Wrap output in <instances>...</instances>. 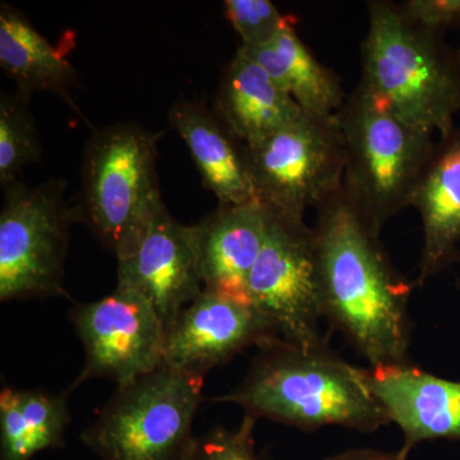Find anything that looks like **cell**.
Masks as SVG:
<instances>
[{
  "label": "cell",
  "mask_w": 460,
  "mask_h": 460,
  "mask_svg": "<svg viewBox=\"0 0 460 460\" xmlns=\"http://www.w3.org/2000/svg\"><path fill=\"white\" fill-rule=\"evenodd\" d=\"M66 393L4 387L0 393V460H31L59 447L71 420Z\"/></svg>",
  "instance_id": "20"
},
{
  "label": "cell",
  "mask_w": 460,
  "mask_h": 460,
  "mask_svg": "<svg viewBox=\"0 0 460 460\" xmlns=\"http://www.w3.org/2000/svg\"><path fill=\"white\" fill-rule=\"evenodd\" d=\"M326 460H407L401 452L389 453L377 449H353L330 456Z\"/></svg>",
  "instance_id": "25"
},
{
  "label": "cell",
  "mask_w": 460,
  "mask_h": 460,
  "mask_svg": "<svg viewBox=\"0 0 460 460\" xmlns=\"http://www.w3.org/2000/svg\"><path fill=\"white\" fill-rule=\"evenodd\" d=\"M27 96L17 93L0 96V184L3 190L20 183L25 166L41 159L40 136L36 128Z\"/></svg>",
  "instance_id": "21"
},
{
  "label": "cell",
  "mask_w": 460,
  "mask_h": 460,
  "mask_svg": "<svg viewBox=\"0 0 460 460\" xmlns=\"http://www.w3.org/2000/svg\"><path fill=\"white\" fill-rule=\"evenodd\" d=\"M366 383L402 429V456L423 441L460 440V381L447 380L411 365L392 363L366 368Z\"/></svg>",
  "instance_id": "13"
},
{
  "label": "cell",
  "mask_w": 460,
  "mask_h": 460,
  "mask_svg": "<svg viewBox=\"0 0 460 460\" xmlns=\"http://www.w3.org/2000/svg\"><path fill=\"white\" fill-rule=\"evenodd\" d=\"M169 122L186 142L206 189L217 196L219 205L259 202L246 146L214 109L181 100L171 108Z\"/></svg>",
  "instance_id": "16"
},
{
  "label": "cell",
  "mask_w": 460,
  "mask_h": 460,
  "mask_svg": "<svg viewBox=\"0 0 460 460\" xmlns=\"http://www.w3.org/2000/svg\"><path fill=\"white\" fill-rule=\"evenodd\" d=\"M71 320L86 354L74 389L91 377L111 378L122 387L162 367L165 329L140 293L115 288L99 301L75 305Z\"/></svg>",
  "instance_id": "10"
},
{
  "label": "cell",
  "mask_w": 460,
  "mask_h": 460,
  "mask_svg": "<svg viewBox=\"0 0 460 460\" xmlns=\"http://www.w3.org/2000/svg\"><path fill=\"white\" fill-rule=\"evenodd\" d=\"M244 146L257 201L275 213L305 219L307 208L341 192L344 151L337 114L304 111Z\"/></svg>",
  "instance_id": "7"
},
{
  "label": "cell",
  "mask_w": 460,
  "mask_h": 460,
  "mask_svg": "<svg viewBox=\"0 0 460 460\" xmlns=\"http://www.w3.org/2000/svg\"><path fill=\"white\" fill-rule=\"evenodd\" d=\"M160 136L115 123L93 132L84 147L78 217L117 257L164 204L156 175Z\"/></svg>",
  "instance_id": "5"
},
{
  "label": "cell",
  "mask_w": 460,
  "mask_h": 460,
  "mask_svg": "<svg viewBox=\"0 0 460 460\" xmlns=\"http://www.w3.org/2000/svg\"><path fill=\"white\" fill-rule=\"evenodd\" d=\"M118 260L120 289L140 293L155 308L168 334L184 308L202 292L192 228L162 204Z\"/></svg>",
  "instance_id": "11"
},
{
  "label": "cell",
  "mask_w": 460,
  "mask_h": 460,
  "mask_svg": "<svg viewBox=\"0 0 460 460\" xmlns=\"http://www.w3.org/2000/svg\"><path fill=\"white\" fill-rule=\"evenodd\" d=\"M239 49L259 63L302 111L335 115L343 107L347 96L341 78L316 59L299 39L295 25L288 26L262 47H239Z\"/></svg>",
  "instance_id": "18"
},
{
  "label": "cell",
  "mask_w": 460,
  "mask_h": 460,
  "mask_svg": "<svg viewBox=\"0 0 460 460\" xmlns=\"http://www.w3.org/2000/svg\"><path fill=\"white\" fill-rule=\"evenodd\" d=\"M257 419L244 414L237 429H217L196 438L190 460H261L256 452L253 429Z\"/></svg>",
  "instance_id": "23"
},
{
  "label": "cell",
  "mask_w": 460,
  "mask_h": 460,
  "mask_svg": "<svg viewBox=\"0 0 460 460\" xmlns=\"http://www.w3.org/2000/svg\"><path fill=\"white\" fill-rule=\"evenodd\" d=\"M204 376L162 366L118 387L83 441L102 460H190Z\"/></svg>",
  "instance_id": "6"
},
{
  "label": "cell",
  "mask_w": 460,
  "mask_h": 460,
  "mask_svg": "<svg viewBox=\"0 0 460 460\" xmlns=\"http://www.w3.org/2000/svg\"><path fill=\"white\" fill-rule=\"evenodd\" d=\"M214 111L244 145L263 140L304 113L265 69L241 49L224 71Z\"/></svg>",
  "instance_id": "17"
},
{
  "label": "cell",
  "mask_w": 460,
  "mask_h": 460,
  "mask_svg": "<svg viewBox=\"0 0 460 460\" xmlns=\"http://www.w3.org/2000/svg\"><path fill=\"white\" fill-rule=\"evenodd\" d=\"M224 11L244 48L262 47L295 25L292 17L283 16L269 0H226Z\"/></svg>",
  "instance_id": "22"
},
{
  "label": "cell",
  "mask_w": 460,
  "mask_h": 460,
  "mask_svg": "<svg viewBox=\"0 0 460 460\" xmlns=\"http://www.w3.org/2000/svg\"><path fill=\"white\" fill-rule=\"evenodd\" d=\"M399 5L411 20L434 31L460 27V0H408Z\"/></svg>",
  "instance_id": "24"
},
{
  "label": "cell",
  "mask_w": 460,
  "mask_h": 460,
  "mask_svg": "<svg viewBox=\"0 0 460 460\" xmlns=\"http://www.w3.org/2000/svg\"><path fill=\"white\" fill-rule=\"evenodd\" d=\"M274 341H279L252 305L204 290L166 334L163 366L204 376L242 350Z\"/></svg>",
  "instance_id": "12"
},
{
  "label": "cell",
  "mask_w": 460,
  "mask_h": 460,
  "mask_svg": "<svg viewBox=\"0 0 460 460\" xmlns=\"http://www.w3.org/2000/svg\"><path fill=\"white\" fill-rule=\"evenodd\" d=\"M411 208L419 211L422 222V255L414 284L423 286L459 259L460 127L436 142Z\"/></svg>",
  "instance_id": "15"
},
{
  "label": "cell",
  "mask_w": 460,
  "mask_h": 460,
  "mask_svg": "<svg viewBox=\"0 0 460 460\" xmlns=\"http://www.w3.org/2000/svg\"><path fill=\"white\" fill-rule=\"evenodd\" d=\"M314 226L325 320L370 367L408 362L411 287L374 232L339 192L321 205Z\"/></svg>",
  "instance_id": "1"
},
{
  "label": "cell",
  "mask_w": 460,
  "mask_h": 460,
  "mask_svg": "<svg viewBox=\"0 0 460 460\" xmlns=\"http://www.w3.org/2000/svg\"><path fill=\"white\" fill-rule=\"evenodd\" d=\"M359 86L402 122L445 137L460 111V48L420 25L399 3L368 2Z\"/></svg>",
  "instance_id": "3"
},
{
  "label": "cell",
  "mask_w": 460,
  "mask_h": 460,
  "mask_svg": "<svg viewBox=\"0 0 460 460\" xmlns=\"http://www.w3.org/2000/svg\"><path fill=\"white\" fill-rule=\"evenodd\" d=\"M0 66L27 98L33 91H51L69 100L77 86V72L65 54L7 3L0 7Z\"/></svg>",
  "instance_id": "19"
},
{
  "label": "cell",
  "mask_w": 460,
  "mask_h": 460,
  "mask_svg": "<svg viewBox=\"0 0 460 460\" xmlns=\"http://www.w3.org/2000/svg\"><path fill=\"white\" fill-rule=\"evenodd\" d=\"M344 151L341 193L374 232L411 208L436 142L402 122L363 87L337 113Z\"/></svg>",
  "instance_id": "4"
},
{
  "label": "cell",
  "mask_w": 460,
  "mask_h": 460,
  "mask_svg": "<svg viewBox=\"0 0 460 460\" xmlns=\"http://www.w3.org/2000/svg\"><path fill=\"white\" fill-rule=\"evenodd\" d=\"M65 181L4 190L0 213V301L65 295V262L78 208L65 198Z\"/></svg>",
  "instance_id": "8"
},
{
  "label": "cell",
  "mask_w": 460,
  "mask_h": 460,
  "mask_svg": "<svg viewBox=\"0 0 460 460\" xmlns=\"http://www.w3.org/2000/svg\"><path fill=\"white\" fill-rule=\"evenodd\" d=\"M270 211L260 202L219 205L192 228L206 292L250 304L248 279L268 234Z\"/></svg>",
  "instance_id": "14"
},
{
  "label": "cell",
  "mask_w": 460,
  "mask_h": 460,
  "mask_svg": "<svg viewBox=\"0 0 460 460\" xmlns=\"http://www.w3.org/2000/svg\"><path fill=\"white\" fill-rule=\"evenodd\" d=\"M269 211L268 234L248 279V298L278 341L305 350L325 349L314 229L305 219Z\"/></svg>",
  "instance_id": "9"
},
{
  "label": "cell",
  "mask_w": 460,
  "mask_h": 460,
  "mask_svg": "<svg viewBox=\"0 0 460 460\" xmlns=\"http://www.w3.org/2000/svg\"><path fill=\"white\" fill-rule=\"evenodd\" d=\"M260 349L241 385L211 402H234L255 419L310 431L341 426L372 432L392 423L368 389L365 370L329 348L305 350L274 341Z\"/></svg>",
  "instance_id": "2"
}]
</instances>
